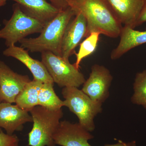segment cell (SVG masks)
Here are the masks:
<instances>
[{
  "label": "cell",
  "instance_id": "6da1fadb",
  "mask_svg": "<svg viewBox=\"0 0 146 146\" xmlns=\"http://www.w3.org/2000/svg\"><path fill=\"white\" fill-rule=\"evenodd\" d=\"M68 4L75 15L80 13L86 19L87 36L94 32L111 38L119 36L122 25L106 0H69Z\"/></svg>",
  "mask_w": 146,
  "mask_h": 146
},
{
  "label": "cell",
  "instance_id": "7a4b0ae2",
  "mask_svg": "<svg viewBox=\"0 0 146 146\" xmlns=\"http://www.w3.org/2000/svg\"><path fill=\"white\" fill-rule=\"evenodd\" d=\"M75 13L70 7L61 10L46 24L39 36L25 38L19 42L21 47L31 52H50L61 56V46L65 29Z\"/></svg>",
  "mask_w": 146,
  "mask_h": 146
},
{
  "label": "cell",
  "instance_id": "3957f363",
  "mask_svg": "<svg viewBox=\"0 0 146 146\" xmlns=\"http://www.w3.org/2000/svg\"><path fill=\"white\" fill-rule=\"evenodd\" d=\"M33 127L29 133L30 146H56L54 134L63 117L62 109L50 110L38 105L30 111Z\"/></svg>",
  "mask_w": 146,
  "mask_h": 146
},
{
  "label": "cell",
  "instance_id": "277c9868",
  "mask_svg": "<svg viewBox=\"0 0 146 146\" xmlns=\"http://www.w3.org/2000/svg\"><path fill=\"white\" fill-rule=\"evenodd\" d=\"M64 106L76 115L79 123L91 132L95 130L94 118L102 110V103L94 100L77 87H65L62 90Z\"/></svg>",
  "mask_w": 146,
  "mask_h": 146
},
{
  "label": "cell",
  "instance_id": "5b68a950",
  "mask_svg": "<svg viewBox=\"0 0 146 146\" xmlns=\"http://www.w3.org/2000/svg\"><path fill=\"white\" fill-rule=\"evenodd\" d=\"M13 11L11 18L4 20V26L0 29V39L5 40L7 47L15 45L30 35L40 33L44 26L41 22L24 13L17 3L13 5Z\"/></svg>",
  "mask_w": 146,
  "mask_h": 146
},
{
  "label": "cell",
  "instance_id": "8992f818",
  "mask_svg": "<svg viewBox=\"0 0 146 146\" xmlns=\"http://www.w3.org/2000/svg\"><path fill=\"white\" fill-rule=\"evenodd\" d=\"M42 61L55 82L60 87L78 88L84 83V75L72 64L69 59L56 55L50 52L41 53Z\"/></svg>",
  "mask_w": 146,
  "mask_h": 146
},
{
  "label": "cell",
  "instance_id": "52a82bcc",
  "mask_svg": "<svg viewBox=\"0 0 146 146\" xmlns=\"http://www.w3.org/2000/svg\"><path fill=\"white\" fill-rule=\"evenodd\" d=\"M112 79V76L107 68L95 64L91 67L89 78L83 84L82 90L91 99L102 103L109 96Z\"/></svg>",
  "mask_w": 146,
  "mask_h": 146
},
{
  "label": "cell",
  "instance_id": "ba28073f",
  "mask_svg": "<svg viewBox=\"0 0 146 146\" xmlns=\"http://www.w3.org/2000/svg\"><path fill=\"white\" fill-rule=\"evenodd\" d=\"M31 81L28 76L15 72L0 60V99L1 102L15 103L18 94Z\"/></svg>",
  "mask_w": 146,
  "mask_h": 146
},
{
  "label": "cell",
  "instance_id": "9c48e42d",
  "mask_svg": "<svg viewBox=\"0 0 146 146\" xmlns=\"http://www.w3.org/2000/svg\"><path fill=\"white\" fill-rule=\"evenodd\" d=\"M94 138L89 131L79 123L60 121L53 136L56 145L61 146H91L89 141Z\"/></svg>",
  "mask_w": 146,
  "mask_h": 146
},
{
  "label": "cell",
  "instance_id": "30bf717a",
  "mask_svg": "<svg viewBox=\"0 0 146 146\" xmlns=\"http://www.w3.org/2000/svg\"><path fill=\"white\" fill-rule=\"evenodd\" d=\"M87 22L84 16L77 13L65 29L61 46V56L65 59L75 54V50L87 36Z\"/></svg>",
  "mask_w": 146,
  "mask_h": 146
},
{
  "label": "cell",
  "instance_id": "8fae6325",
  "mask_svg": "<svg viewBox=\"0 0 146 146\" xmlns=\"http://www.w3.org/2000/svg\"><path fill=\"white\" fill-rule=\"evenodd\" d=\"M33 122L29 112L21 109L18 106L9 103H0V127L3 128L9 135L16 131H21L23 125Z\"/></svg>",
  "mask_w": 146,
  "mask_h": 146
},
{
  "label": "cell",
  "instance_id": "7c38bea8",
  "mask_svg": "<svg viewBox=\"0 0 146 146\" xmlns=\"http://www.w3.org/2000/svg\"><path fill=\"white\" fill-rule=\"evenodd\" d=\"M28 51L21 46L14 45L7 47L3 51V54L6 56L16 58L25 65L31 72L34 80L42 83H54L42 61L32 58Z\"/></svg>",
  "mask_w": 146,
  "mask_h": 146
},
{
  "label": "cell",
  "instance_id": "4fadbf2b",
  "mask_svg": "<svg viewBox=\"0 0 146 146\" xmlns=\"http://www.w3.org/2000/svg\"><path fill=\"white\" fill-rule=\"evenodd\" d=\"M8 1V0H7ZM20 7L22 11L44 25L61 11L47 0H11Z\"/></svg>",
  "mask_w": 146,
  "mask_h": 146
},
{
  "label": "cell",
  "instance_id": "5bb4252c",
  "mask_svg": "<svg viewBox=\"0 0 146 146\" xmlns=\"http://www.w3.org/2000/svg\"><path fill=\"white\" fill-rule=\"evenodd\" d=\"M122 25L134 29L145 0H106Z\"/></svg>",
  "mask_w": 146,
  "mask_h": 146
},
{
  "label": "cell",
  "instance_id": "9a60e30c",
  "mask_svg": "<svg viewBox=\"0 0 146 146\" xmlns=\"http://www.w3.org/2000/svg\"><path fill=\"white\" fill-rule=\"evenodd\" d=\"M42 82L33 80L28 82L19 93L15 100L16 105L21 109L29 111L38 105V96Z\"/></svg>",
  "mask_w": 146,
  "mask_h": 146
},
{
  "label": "cell",
  "instance_id": "2e32d148",
  "mask_svg": "<svg viewBox=\"0 0 146 146\" xmlns=\"http://www.w3.org/2000/svg\"><path fill=\"white\" fill-rule=\"evenodd\" d=\"M54 84L43 83L38 96V105L48 109L58 110L64 106V101L55 93Z\"/></svg>",
  "mask_w": 146,
  "mask_h": 146
},
{
  "label": "cell",
  "instance_id": "e0dca14e",
  "mask_svg": "<svg viewBox=\"0 0 146 146\" xmlns=\"http://www.w3.org/2000/svg\"><path fill=\"white\" fill-rule=\"evenodd\" d=\"M100 33H92L80 44L78 52L75 53L76 60L74 65L79 69L80 64L84 58L92 54L96 51L99 40Z\"/></svg>",
  "mask_w": 146,
  "mask_h": 146
},
{
  "label": "cell",
  "instance_id": "ac0fdd59",
  "mask_svg": "<svg viewBox=\"0 0 146 146\" xmlns=\"http://www.w3.org/2000/svg\"><path fill=\"white\" fill-rule=\"evenodd\" d=\"M133 93L131 102L143 106L146 109V70L137 73L133 85Z\"/></svg>",
  "mask_w": 146,
  "mask_h": 146
},
{
  "label": "cell",
  "instance_id": "d6986e66",
  "mask_svg": "<svg viewBox=\"0 0 146 146\" xmlns=\"http://www.w3.org/2000/svg\"><path fill=\"white\" fill-rule=\"evenodd\" d=\"M19 139L16 134L5 133L0 128V146H19Z\"/></svg>",
  "mask_w": 146,
  "mask_h": 146
},
{
  "label": "cell",
  "instance_id": "ffe728a7",
  "mask_svg": "<svg viewBox=\"0 0 146 146\" xmlns=\"http://www.w3.org/2000/svg\"><path fill=\"white\" fill-rule=\"evenodd\" d=\"M146 22V0H145L143 5V6L141 12L136 23L134 25V28L136 27L141 25L142 24Z\"/></svg>",
  "mask_w": 146,
  "mask_h": 146
},
{
  "label": "cell",
  "instance_id": "44dd1931",
  "mask_svg": "<svg viewBox=\"0 0 146 146\" xmlns=\"http://www.w3.org/2000/svg\"><path fill=\"white\" fill-rule=\"evenodd\" d=\"M56 8L60 10H63L68 8L69 6L68 1L69 0H47Z\"/></svg>",
  "mask_w": 146,
  "mask_h": 146
},
{
  "label": "cell",
  "instance_id": "7402d4cb",
  "mask_svg": "<svg viewBox=\"0 0 146 146\" xmlns=\"http://www.w3.org/2000/svg\"><path fill=\"white\" fill-rule=\"evenodd\" d=\"M103 146H137L136 141H133L128 143H125L121 140H118L117 143L113 144H107Z\"/></svg>",
  "mask_w": 146,
  "mask_h": 146
},
{
  "label": "cell",
  "instance_id": "603a6c76",
  "mask_svg": "<svg viewBox=\"0 0 146 146\" xmlns=\"http://www.w3.org/2000/svg\"><path fill=\"white\" fill-rule=\"evenodd\" d=\"M7 0H0V8L5 5Z\"/></svg>",
  "mask_w": 146,
  "mask_h": 146
},
{
  "label": "cell",
  "instance_id": "cb8c5ba5",
  "mask_svg": "<svg viewBox=\"0 0 146 146\" xmlns=\"http://www.w3.org/2000/svg\"><path fill=\"white\" fill-rule=\"evenodd\" d=\"M1 102V99H0V103Z\"/></svg>",
  "mask_w": 146,
  "mask_h": 146
}]
</instances>
